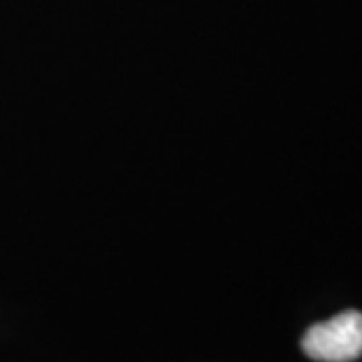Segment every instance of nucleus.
Segmentation results:
<instances>
[{
	"instance_id": "1",
	"label": "nucleus",
	"mask_w": 362,
	"mask_h": 362,
	"mask_svg": "<svg viewBox=\"0 0 362 362\" xmlns=\"http://www.w3.org/2000/svg\"><path fill=\"white\" fill-rule=\"evenodd\" d=\"M302 351L318 362H351L362 356V313L344 311L302 337Z\"/></svg>"
}]
</instances>
